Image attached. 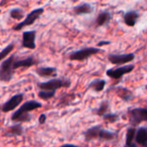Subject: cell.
Listing matches in <instances>:
<instances>
[{
    "label": "cell",
    "instance_id": "cell-1",
    "mask_svg": "<svg viewBox=\"0 0 147 147\" xmlns=\"http://www.w3.org/2000/svg\"><path fill=\"white\" fill-rule=\"evenodd\" d=\"M71 84V81L68 78H52L46 82L37 83L39 90H57L61 88H69Z\"/></svg>",
    "mask_w": 147,
    "mask_h": 147
},
{
    "label": "cell",
    "instance_id": "cell-2",
    "mask_svg": "<svg viewBox=\"0 0 147 147\" xmlns=\"http://www.w3.org/2000/svg\"><path fill=\"white\" fill-rule=\"evenodd\" d=\"M16 54H11L5 59L0 65V82L9 83L12 80L15 73L13 69V62L16 59Z\"/></svg>",
    "mask_w": 147,
    "mask_h": 147
},
{
    "label": "cell",
    "instance_id": "cell-3",
    "mask_svg": "<svg viewBox=\"0 0 147 147\" xmlns=\"http://www.w3.org/2000/svg\"><path fill=\"white\" fill-rule=\"evenodd\" d=\"M44 12H45V9L43 7H40V8H36L33 9L24 17L22 21H21V22L14 26L12 29L15 31H19V30H22L25 27L33 25L38 19H40V17L44 14Z\"/></svg>",
    "mask_w": 147,
    "mask_h": 147
},
{
    "label": "cell",
    "instance_id": "cell-4",
    "mask_svg": "<svg viewBox=\"0 0 147 147\" xmlns=\"http://www.w3.org/2000/svg\"><path fill=\"white\" fill-rule=\"evenodd\" d=\"M102 50L98 47H84L79 50L71 52L69 54V59L71 61H84L88 59L90 57L101 53Z\"/></svg>",
    "mask_w": 147,
    "mask_h": 147
},
{
    "label": "cell",
    "instance_id": "cell-5",
    "mask_svg": "<svg viewBox=\"0 0 147 147\" xmlns=\"http://www.w3.org/2000/svg\"><path fill=\"white\" fill-rule=\"evenodd\" d=\"M41 107H42V103L40 102H38V101H35V100L27 101L24 103H22L21 105V107L11 115L10 120L14 122V121L18 116H20L22 115H26L28 113H30V112H32L34 110H36L38 109H40Z\"/></svg>",
    "mask_w": 147,
    "mask_h": 147
},
{
    "label": "cell",
    "instance_id": "cell-6",
    "mask_svg": "<svg viewBox=\"0 0 147 147\" xmlns=\"http://www.w3.org/2000/svg\"><path fill=\"white\" fill-rule=\"evenodd\" d=\"M128 120L133 127H137L141 122L147 121V109L134 108L128 112Z\"/></svg>",
    "mask_w": 147,
    "mask_h": 147
},
{
    "label": "cell",
    "instance_id": "cell-7",
    "mask_svg": "<svg viewBox=\"0 0 147 147\" xmlns=\"http://www.w3.org/2000/svg\"><path fill=\"white\" fill-rule=\"evenodd\" d=\"M23 99H24V95L22 93L14 95L2 105L1 111L3 113H9L10 111H13L22 102Z\"/></svg>",
    "mask_w": 147,
    "mask_h": 147
},
{
    "label": "cell",
    "instance_id": "cell-8",
    "mask_svg": "<svg viewBox=\"0 0 147 147\" xmlns=\"http://www.w3.org/2000/svg\"><path fill=\"white\" fill-rule=\"evenodd\" d=\"M38 64L39 60L33 55H29L22 59H19L16 56L13 62V69L16 71L19 68H29Z\"/></svg>",
    "mask_w": 147,
    "mask_h": 147
},
{
    "label": "cell",
    "instance_id": "cell-9",
    "mask_svg": "<svg viewBox=\"0 0 147 147\" xmlns=\"http://www.w3.org/2000/svg\"><path fill=\"white\" fill-rule=\"evenodd\" d=\"M134 69V65H125L122 66H120L118 68H113V69H109L106 71V74L108 77L114 78V79H120L121 78H122L124 75L128 74L130 72L133 71V70Z\"/></svg>",
    "mask_w": 147,
    "mask_h": 147
},
{
    "label": "cell",
    "instance_id": "cell-10",
    "mask_svg": "<svg viewBox=\"0 0 147 147\" xmlns=\"http://www.w3.org/2000/svg\"><path fill=\"white\" fill-rule=\"evenodd\" d=\"M36 30L24 31L22 32V47L27 48L29 50H34L36 48Z\"/></svg>",
    "mask_w": 147,
    "mask_h": 147
},
{
    "label": "cell",
    "instance_id": "cell-11",
    "mask_svg": "<svg viewBox=\"0 0 147 147\" xmlns=\"http://www.w3.org/2000/svg\"><path fill=\"white\" fill-rule=\"evenodd\" d=\"M108 59L113 65H124L130 63L134 60V53H126V54H109Z\"/></svg>",
    "mask_w": 147,
    "mask_h": 147
},
{
    "label": "cell",
    "instance_id": "cell-12",
    "mask_svg": "<svg viewBox=\"0 0 147 147\" xmlns=\"http://www.w3.org/2000/svg\"><path fill=\"white\" fill-rule=\"evenodd\" d=\"M72 11L77 16H82V15H89L91 14L94 11V7L92 4L87 2H82L81 3L74 6L72 8Z\"/></svg>",
    "mask_w": 147,
    "mask_h": 147
},
{
    "label": "cell",
    "instance_id": "cell-13",
    "mask_svg": "<svg viewBox=\"0 0 147 147\" xmlns=\"http://www.w3.org/2000/svg\"><path fill=\"white\" fill-rule=\"evenodd\" d=\"M35 73L40 76V78H56L57 73V68L55 67H50V66H40L35 69Z\"/></svg>",
    "mask_w": 147,
    "mask_h": 147
},
{
    "label": "cell",
    "instance_id": "cell-14",
    "mask_svg": "<svg viewBox=\"0 0 147 147\" xmlns=\"http://www.w3.org/2000/svg\"><path fill=\"white\" fill-rule=\"evenodd\" d=\"M23 134H24V128L22 123L20 122H15V124L12 126H9L5 132V135L9 138L20 137L23 135Z\"/></svg>",
    "mask_w": 147,
    "mask_h": 147
},
{
    "label": "cell",
    "instance_id": "cell-15",
    "mask_svg": "<svg viewBox=\"0 0 147 147\" xmlns=\"http://www.w3.org/2000/svg\"><path fill=\"white\" fill-rule=\"evenodd\" d=\"M101 128H102L101 125H96V126H93V127H90L89 129H87L84 133V137L85 141L90 142L91 140H97Z\"/></svg>",
    "mask_w": 147,
    "mask_h": 147
},
{
    "label": "cell",
    "instance_id": "cell-16",
    "mask_svg": "<svg viewBox=\"0 0 147 147\" xmlns=\"http://www.w3.org/2000/svg\"><path fill=\"white\" fill-rule=\"evenodd\" d=\"M112 19V15L109 10H102L101 11L96 19V25L97 27H102L107 25L110 20Z\"/></svg>",
    "mask_w": 147,
    "mask_h": 147
},
{
    "label": "cell",
    "instance_id": "cell-17",
    "mask_svg": "<svg viewBox=\"0 0 147 147\" xmlns=\"http://www.w3.org/2000/svg\"><path fill=\"white\" fill-rule=\"evenodd\" d=\"M140 18V14L136 10H130L127 11L124 15V22L125 24L128 27H134Z\"/></svg>",
    "mask_w": 147,
    "mask_h": 147
},
{
    "label": "cell",
    "instance_id": "cell-18",
    "mask_svg": "<svg viewBox=\"0 0 147 147\" xmlns=\"http://www.w3.org/2000/svg\"><path fill=\"white\" fill-rule=\"evenodd\" d=\"M135 142L142 146H146L147 145V127H140L136 130Z\"/></svg>",
    "mask_w": 147,
    "mask_h": 147
},
{
    "label": "cell",
    "instance_id": "cell-19",
    "mask_svg": "<svg viewBox=\"0 0 147 147\" xmlns=\"http://www.w3.org/2000/svg\"><path fill=\"white\" fill-rule=\"evenodd\" d=\"M115 91L125 102H129L134 97L133 92L130 90H128L127 88H124V87H117V88L115 89Z\"/></svg>",
    "mask_w": 147,
    "mask_h": 147
},
{
    "label": "cell",
    "instance_id": "cell-20",
    "mask_svg": "<svg viewBox=\"0 0 147 147\" xmlns=\"http://www.w3.org/2000/svg\"><path fill=\"white\" fill-rule=\"evenodd\" d=\"M106 85V81L103 79H100V78H96L94 79L93 81H91L89 85L87 90H92L96 92H102Z\"/></svg>",
    "mask_w": 147,
    "mask_h": 147
},
{
    "label": "cell",
    "instance_id": "cell-21",
    "mask_svg": "<svg viewBox=\"0 0 147 147\" xmlns=\"http://www.w3.org/2000/svg\"><path fill=\"white\" fill-rule=\"evenodd\" d=\"M117 134L115 132H111L106 129H103L102 127L101 128L98 135V139L101 141H113L116 139Z\"/></svg>",
    "mask_w": 147,
    "mask_h": 147
},
{
    "label": "cell",
    "instance_id": "cell-22",
    "mask_svg": "<svg viewBox=\"0 0 147 147\" xmlns=\"http://www.w3.org/2000/svg\"><path fill=\"white\" fill-rule=\"evenodd\" d=\"M136 134V128L135 127H131L127 128V134H126V146L127 147H135L136 144L134 143V138Z\"/></svg>",
    "mask_w": 147,
    "mask_h": 147
},
{
    "label": "cell",
    "instance_id": "cell-23",
    "mask_svg": "<svg viewBox=\"0 0 147 147\" xmlns=\"http://www.w3.org/2000/svg\"><path fill=\"white\" fill-rule=\"evenodd\" d=\"M109 110H110V107H109V101H103L100 103V105L97 109H93V112H94V114H96L99 116H103L105 114L109 113Z\"/></svg>",
    "mask_w": 147,
    "mask_h": 147
},
{
    "label": "cell",
    "instance_id": "cell-24",
    "mask_svg": "<svg viewBox=\"0 0 147 147\" xmlns=\"http://www.w3.org/2000/svg\"><path fill=\"white\" fill-rule=\"evenodd\" d=\"M9 16L14 19V20H17V21H20L22 19H23L25 17V11L21 9V8H12L9 12Z\"/></svg>",
    "mask_w": 147,
    "mask_h": 147
},
{
    "label": "cell",
    "instance_id": "cell-25",
    "mask_svg": "<svg viewBox=\"0 0 147 147\" xmlns=\"http://www.w3.org/2000/svg\"><path fill=\"white\" fill-rule=\"evenodd\" d=\"M55 90H40L38 92V96L40 99H42L44 101H47L50 100L52 98H53L55 96Z\"/></svg>",
    "mask_w": 147,
    "mask_h": 147
},
{
    "label": "cell",
    "instance_id": "cell-26",
    "mask_svg": "<svg viewBox=\"0 0 147 147\" xmlns=\"http://www.w3.org/2000/svg\"><path fill=\"white\" fill-rule=\"evenodd\" d=\"M14 48H15V42H11L7 47H5L0 52V61H2L3 59H4L5 58H7V56L14 50Z\"/></svg>",
    "mask_w": 147,
    "mask_h": 147
},
{
    "label": "cell",
    "instance_id": "cell-27",
    "mask_svg": "<svg viewBox=\"0 0 147 147\" xmlns=\"http://www.w3.org/2000/svg\"><path fill=\"white\" fill-rule=\"evenodd\" d=\"M102 117H103V120L105 121H107L108 123H114L119 120V115L117 114H114V113H110V112L105 114Z\"/></svg>",
    "mask_w": 147,
    "mask_h": 147
},
{
    "label": "cell",
    "instance_id": "cell-28",
    "mask_svg": "<svg viewBox=\"0 0 147 147\" xmlns=\"http://www.w3.org/2000/svg\"><path fill=\"white\" fill-rule=\"evenodd\" d=\"M47 115L46 114H41V115H40V116H39V118H38V121H39V123L40 124V125H44L45 123H46V121H47Z\"/></svg>",
    "mask_w": 147,
    "mask_h": 147
},
{
    "label": "cell",
    "instance_id": "cell-29",
    "mask_svg": "<svg viewBox=\"0 0 147 147\" xmlns=\"http://www.w3.org/2000/svg\"><path fill=\"white\" fill-rule=\"evenodd\" d=\"M110 43H111V41H109V40H102V41H99L97 43V46L102 47V46H105V45H109Z\"/></svg>",
    "mask_w": 147,
    "mask_h": 147
},
{
    "label": "cell",
    "instance_id": "cell-30",
    "mask_svg": "<svg viewBox=\"0 0 147 147\" xmlns=\"http://www.w3.org/2000/svg\"><path fill=\"white\" fill-rule=\"evenodd\" d=\"M62 146H75V145H73V144H65V145H62Z\"/></svg>",
    "mask_w": 147,
    "mask_h": 147
},
{
    "label": "cell",
    "instance_id": "cell-31",
    "mask_svg": "<svg viewBox=\"0 0 147 147\" xmlns=\"http://www.w3.org/2000/svg\"><path fill=\"white\" fill-rule=\"evenodd\" d=\"M146 90H147V84H146Z\"/></svg>",
    "mask_w": 147,
    "mask_h": 147
}]
</instances>
